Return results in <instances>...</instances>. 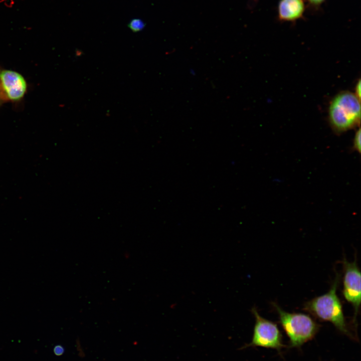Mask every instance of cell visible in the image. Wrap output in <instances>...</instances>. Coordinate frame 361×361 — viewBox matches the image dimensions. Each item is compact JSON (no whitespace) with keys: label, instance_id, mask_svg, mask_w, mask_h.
Instances as JSON below:
<instances>
[{"label":"cell","instance_id":"obj_8","mask_svg":"<svg viewBox=\"0 0 361 361\" xmlns=\"http://www.w3.org/2000/svg\"><path fill=\"white\" fill-rule=\"evenodd\" d=\"M145 23L139 19L131 20L128 23V28L134 33L142 31L145 27Z\"/></svg>","mask_w":361,"mask_h":361},{"label":"cell","instance_id":"obj_1","mask_svg":"<svg viewBox=\"0 0 361 361\" xmlns=\"http://www.w3.org/2000/svg\"><path fill=\"white\" fill-rule=\"evenodd\" d=\"M339 281L337 274L329 290L305 302L303 309L321 321L331 322L341 332L351 336L336 293Z\"/></svg>","mask_w":361,"mask_h":361},{"label":"cell","instance_id":"obj_9","mask_svg":"<svg viewBox=\"0 0 361 361\" xmlns=\"http://www.w3.org/2000/svg\"><path fill=\"white\" fill-rule=\"evenodd\" d=\"M354 148L358 152L360 151V130H358L356 132L354 135L353 141Z\"/></svg>","mask_w":361,"mask_h":361},{"label":"cell","instance_id":"obj_2","mask_svg":"<svg viewBox=\"0 0 361 361\" xmlns=\"http://www.w3.org/2000/svg\"><path fill=\"white\" fill-rule=\"evenodd\" d=\"M329 122L337 132H343L360 123V99L349 91L341 92L331 101L328 109Z\"/></svg>","mask_w":361,"mask_h":361},{"label":"cell","instance_id":"obj_11","mask_svg":"<svg viewBox=\"0 0 361 361\" xmlns=\"http://www.w3.org/2000/svg\"><path fill=\"white\" fill-rule=\"evenodd\" d=\"M355 94L356 95V96L359 99H360V81H359L356 84V86L355 87Z\"/></svg>","mask_w":361,"mask_h":361},{"label":"cell","instance_id":"obj_6","mask_svg":"<svg viewBox=\"0 0 361 361\" xmlns=\"http://www.w3.org/2000/svg\"><path fill=\"white\" fill-rule=\"evenodd\" d=\"M1 92L8 99L17 101L24 96L27 88L24 77L17 72L10 70H0Z\"/></svg>","mask_w":361,"mask_h":361},{"label":"cell","instance_id":"obj_13","mask_svg":"<svg viewBox=\"0 0 361 361\" xmlns=\"http://www.w3.org/2000/svg\"><path fill=\"white\" fill-rule=\"evenodd\" d=\"M190 74L192 75L193 76H195L196 75V72L194 71V69H191L190 71Z\"/></svg>","mask_w":361,"mask_h":361},{"label":"cell","instance_id":"obj_3","mask_svg":"<svg viewBox=\"0 0 361 361\" xmlns=\"http://www.w3.org/2000/svg\"><path fill=\"white\" fill-rule=\"evenodd\" d=\"M273 305L277 312L280 324L289 339L291 347H298L311 340L319 329V324L309 315L290 313L276 303Z\"/></svg>","mask_w":361,"mask_h":361},{"label":"cell","instance_id":"obj_5","mask_svg":"<svg viewBox=\"0 0 361 361\" xmlns=\"http://www.w3.org/2000/svg\"><path fill=\"white\" fill-rule=\"evenodd\" d=\"M342 264V294L354 309L353 322H355L360 306V271L355 259L350 262L344 258Z\"/></svg>","mask_w":361,"mask_h":361},{"label":"cell","instance_id":"obj_4","mask_svg":"<svg viewBox=\"0 0 361 361\" xmlns=\"http://www.w3.org/2000/svg\"><path fill=\"white\" fill-rule=\"evenodd\" d=\"M252 312L255 318L252 338L243 348L259 346L279 350L284 347L282 335L277 325L262 317L255 307L252 309Z\"/></svg>","mask_w":361,"mask_h":361},{"label":"cell","instance_id":"obj_14","mask_svg":"<svg viewBox=\"0 0 361 361\" xmlns=\"http://www.w3.org/2000/svg\"><path fill=\"white\" fill-rule=\"evenodd\" d=\"M1 95H2V93H0V102H1V100H2V96H1Z\"/></svg>","mask_w":361,"mask_h":361},{"label":"cell","instance_id":"obj_7","mask_svg":"<svg viewBox=\"0 0 361 361\" xmlns=\"http://www.w3.org/2000/svg\"><path fill=\"white\" fill-rule=\"evenodd\" d=\"M304 10L302 0H281L279 6V14L281 19L295 20L302 15Z\"/></svg>","mask_w":361,"mask_h":361},{"label":"cell","instance_id":"obj_10","mask_svg":"<svg viewBox=\"0 0 361 361\" xmlns=\"http://www.w3.org/2000/svg\"><path fill=\"white\" fill-rule=\"evenodd\" d=\"M53 351H54V353L56 355L59 356V355H62L64 353V348L61 345H57L54 347Z\"/></svg>","mask_w":361,"mask_h":361},{"label":"cell","instance_id":"obj_12","mask_svg":"<svg viewBox=\"0 0 361 361\" xmlns=\"http://www.w3.org/2000/svg\"><path fill=\"white\" fill-rule=\"evenodd\" d=\"M324 0H309L310 2L314 4H318L322 2Z\"/></svg>","mask_w":361,"mask_h":361}]
</instances>
